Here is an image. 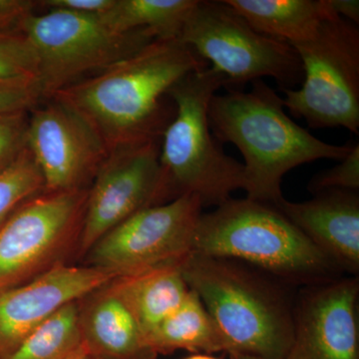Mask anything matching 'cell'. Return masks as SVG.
Returning <instances> with one entry per match:
<instances>
[{
	"mask_svg": "<svg viewBox=\"0 0 359 359\" xmlns=\"http://www.w3.org/2000/svg\"><path fill=\"white\" fill-rule=\"evenodd\" d=\"M208 115L217 140L237 146L244 157L248 199L273 207L283 199L287 172L316 160H344L354 145L325 143L292 121L282 97L263 79L252 81L248 92L216 94Z\"/></svg>",
	"mask_w": 359,
	"mask_h": 359,
	"instance_id": "7a4b0ae2",
	"label": "cell"
},
{
	"mask_svg": "<svg viewBox=\"0 0 359 359\" xmlns=\"http://www.w3.org/2000/svg\"><path fill=\"white\" fill-rule=\"evenodd\" d=\"M41 99L39 86L0 81V115L32 110Z\"/></svg>",
	"mask_w": 359,
	"mask_h": 359,
	"instance_id": "484cf974",
	"label": "cell"
},
{
	"mask_svg": "<svg viewBox=\"0 0 359 359\" xmlns=\"http://www.w3.org/2000/svg\"><path fill=\"white\" fill-rule=\"evenodd\" d=\"M180 39H155L133 55L50 97L83 116L108 150L161 140L175 116L168 92L187 75L209 67Z\"/></svg>",
	"mask_w": 359,
	"mask_h": 359,
	"instance_id": "6da1fadb",
	"label": "cell"
},
{
	"mask_svg": "<svg viewBox=\"0 0 359 359\" xmlns=\"http://www.w3.org/2000/svg\"><path fill=\"white\" fill-rule=\"evenodd\" d=\"M308 189L313 195L325 190L358 191V143L354 144L351 152L339 165L316 174L309 182Z\"/></svg>",
	"mask_w": 359,
	"mask_h": 359,
	"instance_id": "cb8c5ba5",
	"label": "cell"
},
{
	"mask_svg": "<svg viewBox=\"0 0 359 359\" xmlns=\"http://www.w3.org/2000/svg\"><path fill=\"white\" fill-rule=\"evenodd\" d=\"M192 254L233 259L289 285L339 278V271L273 205L231 199L201 215Z\"/></svg>",
	"mask_w": 359,
	"mask_h": 359,
	"instance_id": "277c9868",
	"label": "cell"
},
{
	"mask_svg": "<svg viewBox=\"0 0 359 359\" xmlns=\"http://www.w3.org/2000/svg\"><path fill=\"white\" fill-rule=\"evenodd\" d=\"M330 6L337 15L351 21L355 25L359 23L358 0H330Z\"/></svg>",
	"mask_w": 359,
	"mask_h": 359,
	"instance_id": "f1b7e54d",
	"label": "cell"
},
{
	"mask_svg": "<svg viewBox=\"0 0 359 359\" xmlns=\"http://www.w3.org/2000/svg\"><path fill=\"white\" fill-rule=\"evenodd\" d=\"M39 61V85L47 98L133 55L155 37L148 30L114 32L99 16L48 9L20 27Z\"/></svg>",
	"mask_w": 359,
	"mask_h": 359,
	"instance_id": "52a82bcc",
	"label": "cell"
},
{
	"mask_svg": "<svg viewBox=\"0 0 359 359\" xmlns=\"http://www.w3.org/2000/svg\"><path fill=\"white\" fill-rule=\"evenodd\" d=\"M161 140L110 149L90 185L77 259L103 236L137 212L165 204L160 169Z\"/></svg>",
	"mask_w": 359,
	"mask_h": 359,
	"instance_id": "8fae6325",
	"label": "cell"
},
{
	"mask_svg": "<svg viewBox=\"0 0 359 359\" xmlns=\"http://www.w3.org/2000/svg\"><path fill=\"white\" fill-rule=\"evenodd\" d=\"M29 111L0 115V170L13 163L27 148L26 135Z\"/></svg>",
	"mask_w": 359,
	"mask_h": 359,
	"instance_id": "d4e9b609",
	"label": "cell"
},
{
	"mask_svg": "<svg viewBox=\"0 0 359 359\" xmlns=\"http://www.w3.org/2000/svg\"><path fill=\"white\" fill-rule=\"evenodd\" d=\"M226 354H228L229 359H264L259 356L252 355V354L238 353V351H229Z\"/></svg>",
	"mask_w": 359,
	"mask_h": 359,
	"instance_id": "f546056e",
	"label": "cell"
},
{
	"mask_svg": "<svg viewBox=\"0 0 359 359\" xmlns=\"http://www.w3.org/2000/svg\"><path fill=\"white\" fill-rule=\"evenodd\" d=\"M93 266L66 264L0 292V358H6L59 309L117 278Z\"/></svg>",
	"mask_w": 359,
	"mask_h": 359,
	"instance_id": "5bb4252c",
	"label": "cell"
},
{
	"mask_svg": "<svg viewBox=\"0 0 359 359\" xmlns=\"http://www.w3.org/2000/svg\"><path fill=\"white\" fill-rule=\"evenodd\" d=\"M358 276L304 287L285 359H359Z\"/></svg>",
	"mask_w": 359,
	"mask_h": 359,
	"instance_id": "4fadbf2b",
	"label": "cell"
},
{
	"mask_svg": "<svg viewBox=\"0 0 359 359\" xmlns=\"http://www.w3.org/2000/svg\"><path fill=\"white\" fill-rule=\"evenodd\" d=\"M180 266L168 264L136 275L117 276L110 282V287L136 318L146 339L181 306L190 290Z\"/></svg>",
	"mask_w": 359,
	"mask_h": 359,
	"instance_id": "e0dca14e",
	"label": "cell"
},
{
	"mask_svg": "<svg viewBox=\"0 0 359 359\" xmlns=\"http://www.w3.org/2000/svg\"><path fill=\"white\" fill-rule=\"evenodd\" d=\"M39 79L36 54L25 35L0 33V81L39 87Z\"/></svg>",
	"mask_w": 359,
	"mask_h": 359,
	"instance_id": "603a6c76",
	"label": "cell"
},
{
	"mask_svg": "<svg viewBox=\"0 0 359 359\" xmlns=\"http://www.w3.org/2000/svg\"><path fill=\"white\" fill-rule=\"evenodd\" d=\"M87 351L76 301L59 309L4 359H76Z\"/></svg>",
	"mask_w": 359,
	"mask_h": 359,
	"instance_id": "44dd1931",
	"label": "cell"
},
{
	"mask_svg": "<svg viewBox=\"0 0 359 359\" xmlns=\"http://www.w3.org/2000/svg\"><path fill=\"white\" fill-rule=\"evenodd\" d=\"M87 351L98 359H157L140 325L110 283L79 299Z\"/></svg>",
	"mask_w": 359,
	"mask_h": 359,
	"instance_id": "2e32d148",
	"label": "cell"
},
{
	"mask_svg": "<svg viewBox=\"0 0 359 359\" xmlns=\"http://www.w3.org/2000/svg\"><path fill=\"white\" fill-rule=\"evenodd\" d=\"M301 58V88L283 90V105L311 128L359 131V29L337 13L313 40L290 45Z\"/></svg>",
	"mask_w": 359,
	"mask_h": 359,
	"instance_id": "ba28073f",
	"label": "cell"
},
{
	"mask_svg": "<svg viewBox=\"0 0 359 359\" xmlns=\"http://www.w3.org/2000/svg\"><path fill=\"white\" fill-rule=\"evenodd\" d=\"M43 191V177L26 148L18 159L0 170V226L20 205Z\"/></svg>",
	"mask_w": 359,
	"mask_h": 359,
	"instance_id": "7402d4cb",
	"label": "cell"
},
{
	"mask_svg": "<svg viewBox=\"0 0 359 359\" xmlns=\"http://www.w3.org/2000/svg\"><path fill=\"white\" fill-rule=\"evenodd\" d=\"M0 359H1V358H0Z\"/></svg>",
	"mask_w": 359,
	"mask_h": 359,
	"instance_id": "d6a6232c",
	"label": "cell"
},
{
	"mask_svg": "<svg viewBox=\"0 0 359 359\" xmlns=\"http://www.w3.org/2000/svg\"><path fill=\"white\" fill-rule=\"evenodd\" d=\"M185 359H219L212 354L209 353H194L193 355L188 356Z\"/></svg>",
	"mask_w": 359,
	"mask_h": 359,
	"instance_id": "4dcf8cb0",
	"label": "cell"
},
{
	"mask_svg": "<svg viewBox=\"0 0 359 359\" xmlns=\"http://www.w3.org/2000/svg\"><path fill=\"white\" fill-rule=\"evenodd\" d=\"M89 189L43 191L0 226V292L39 278L76 256Z\"/></svg>",
	"mask_w": 359,
	"mask_h": 359,
	"instance_id": "9c48e42d",
	"label": "cell"
},
{
	"mask_svg": "<svg viewBox=\"0 0 359 359\" xmlns=\"http://www.w3.org/2000/svg\"><path fill=\"white\" fill-rule=\"evenodd\" d=\"M257 32L290 45L311 41L335 13L330 0H226Z\"/></svg>",
	"mask_w": 359,
	"mask_h": 359,
	"instance_id": "ac0fdd59",
	"label": "cell"
},
{
	"mask_svg": "<svg viewBox=\"0 0 359 359\" xmlns=\"http://www.w3.org/2000/svg\"><path fill=\"white\" fill-rule=\"evenodd\" d=\"M26 146L47 192L89 189L109 152L83 116L55 97L42 98L29 111Z\"/></svg>",
	"mask_w": 359,
	"mask_h": 359,
	"instance_id": "7c38bea8",
	"label": "cell"
},
{
	"mask_svg": "<svg viewBox=\"0 0 359 359\" xmlns=\"http://www.w3.org/2000/svg\"><path fill=\"white\" fill-rule=\"evenodd\" d=\"M340 271H359L358 191L325 190L311 200L276 205Z\"/></svg>",
	"mask_w": 359,
	"mask_h": 359,
	"instance_id": "9a60e30c",
	"label": "cell"
},
{
	"mask_svg": "<svg viewBox=\"0 0 359 359\" xmlns=\"http://www.w3.org/2000/svg\"><path fill=\"white\" fill-rule=\"evenodd\" d=\"M179 39L226 77V90L271 77L283 91L304 80L294 47L257 32L226 0H197Z\"/></svg>",
	"mask_w": 359,
	"mask_h": 359,
	"instance_id": "8992f818",
	"label": "cell"
},
{
	"mask_svg": "<svg viewBox=\"0 0 359 359\" xmlns=\"http://www.w3.org/2000/svg\"><path fill=\"white\" fill-rule=\"evenodd\" d=\"M226 84V77L209 66L187 75L168 92L176 111L161 137L165 203L194 195L203 208L219 207L235 191L244 190V165L224 152L210 128V102Z\"/></svg>",
	"mask_w": 359,
	"mask_h": 359,
	"instance_id": "5b68a950",
	"label": "cell"
},
{
	"mask_svg": "<svg viewBox=\"0 0 359 359\" xmlns=\"http://www.w3.org/2000/svg\"><path fill=\"white\" fill-rule=\"evenodd\" d=\"M228 344L264 359H285L294 337V304L287 283L249 264L190 254L180 266Z\"/></svg>",
	"mask_w": 359,
	"mask_h": 359,
	"instance_id": "3957f363",
	"label": "cell"
},
{
	"mask_svg": "<svg viewBox=\"0 0 359 359\" xmlns=\"http://www.w3.org/2000/svg\"><path fill=\"white\" fill-rule=\"evenodd\" d=\"M115 0H42L39 6L47 7L48 9H60L85 15L103 16L108 13Z\"/></svg>",
	"mask_w": 359,
	"mask_h": 359,
	"instance_id": "83f0119b",
	"label": "cell"
},
{
	"mask_svg": "<svg viewBox=\"0 0 359 359\" xmlns=\"http://www.w3.org/2000/svg\"><path fill=\"white\" fill-rule=\"evenodd\" d=\"M202 210L201 200L194 195L146 208L103 236L82 264L118 276L180 264L192 254Z\"/></svg>",
	"mask_w": 359,
	"mask_h": 359,
	"instance_id": "30bf717a",
	"label": "cell"
},
{
	"mask_svg": "<svg viewBox=\"0 0 359 359\" xmlns=\"http://www.w3.org/2000/svg\"><path fill=\"white\" fill-rule=\"evenodd\" d=\"M39 1L0 0V33H20L23 21L36 13Z\"/></svg>",
	"mask_w": 359,
	"mask_h": 359,
	"instance_id": "4316f807",
	"label": "cell"
},
{
	"mask_svg": "<svg viewBox=\"0 0 359 359\" xmlns=\"http://www.w3.org/2000/svg\"><path fill=\"white\" fill-rule=\"evenodd\" d=\"M76 359H98V358H96L95 356L92 355V354H90L88 353V351H87V353L82 354V355H80L79 358H77Z\"/></svg>",
	"mask_w": 359,
	"mask_h": 359,
	"instance_id": "1f68e13d",
	"label": "cell"
},
{
	"mask_svg": "<svg viewBox=\"0 0 359 359\" xmlns=\"http://www.w3.org/2000/svg\"><path fill=\"white\" fill-rule=\"evenodd\" d=\"M197 0H115L101 20L114 32L148 30L155 39H179Z\"/></svg>",
	"mask_w": 359,
	"mask_h": 359,
	"instance_id": "ffe728a7",
	"label": "cell"
},
{
	"mask_svg": "<svg viewBox=\"0 0 359 359\" xmlns=\"http://www.w3.org/2000/svg\"><path fill=\"white\" fill-rule=\"evenodd\" d=\"M147 341L158 355L176 351L209 354L228 351L216 321L192 290L181 306L148 335Z\"/></svg>",
	"mask_w": 359,
	"mask_h": 359,
	"instance_id": "d6986e66",
	"label": "cell"
}]
</instances>
